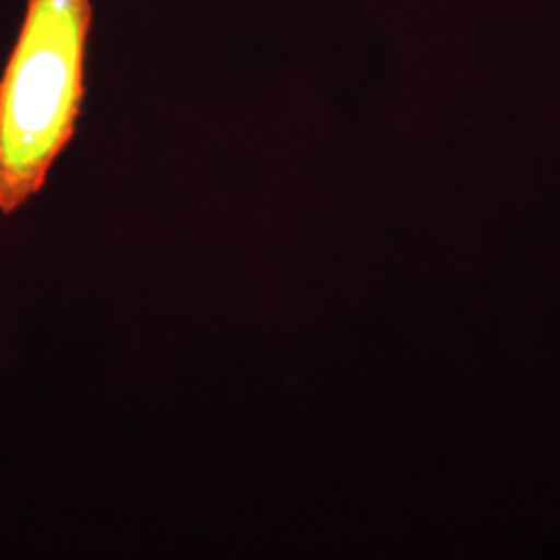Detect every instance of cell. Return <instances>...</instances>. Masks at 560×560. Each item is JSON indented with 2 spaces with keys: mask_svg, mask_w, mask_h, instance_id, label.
<instances>
[{
  "mask_svg": "<svg viewBox=\"0 0 560 560\" xmlns=\"http://www.w3.org/2000/svg\"><path fill=\"white\" fill-rule=\"evenodd\" d=\"M92 0H27L0 78V212L40 194L78 131Z\"/></svg>",
  "mask_w": 560,
  "mask_h": 560,
  "instance_id": "1",
  "label": "cell"
}]
</instances>
